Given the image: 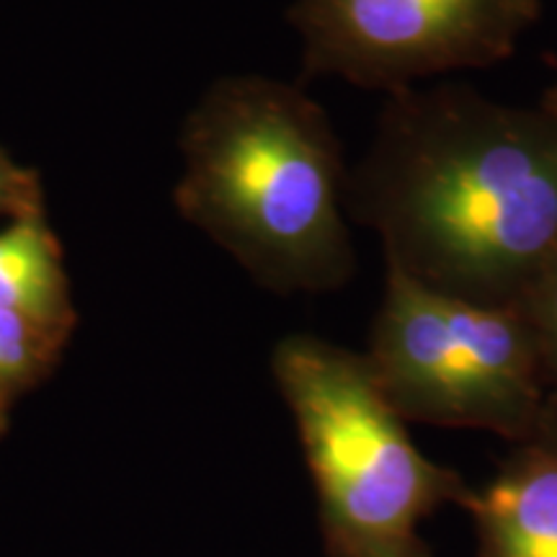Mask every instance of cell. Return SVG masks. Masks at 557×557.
<instances>
[{"label": "cell", "instance_id": "1", "mask_svg": "<svg viewBox=\"0 0 557 557\" xmlns=\"http://www.w3.org/2000/svg\"><path fill=\"white\" fill-rule=\"evenodd\" d=\"M346 207L380 235L387 269L513 305L557 250V124L459 83L389 94Z\"/></svg>", "mask_w": 557, "mask_h": 557}, {"label": "cell", "instance_id": "2", "mask_svg": "<svg viewBox=\"0 0 557 557\" xmlns=\"http://www.w3.org/2000/svg\"><path fill=\"white\" fill-rule=\"evenodd\" d=\"M346 189L329 114L295 86L225 78L189 116L181 212L263 287L329 292L354 276Z\"/></svg>", "mask_w": 557, "mask_h": 557}, {"label": "cell", "instance_id": "3", "mask_svg": "<svg viewBox=\"0 0 557 557\" xmlns=\"http://www.w3.org/2000/svg\"><path fill=\"white\" fill-rule=\"evenodd\" d=\"M271 369L315 483L325 557H434L423 521L465 508L472 487L418 449L364 351L289 336Z\"/></svg>", "mask_w": 557, "mask_h": 557}, {"label": "cell", "instance_id": "4", "mask_svg": "<svg viewBox=\"0 0 557 557\" xmlns=\"http://www.w3.org/2000/svg\"><path fill=\"white\" fill-rule=\"evenodd\" d=\"M364 357L408 423L519 442L549 408L537 344L513 305H480L387 269Z\"/></svg>", "mask_w": 557, "mask_h": 557}, {"label": "cell", "instance_id": "5", "mask_svg": "<svg viewBox=\"0 0 557 557\" xmlns=\"http://www.w3.org/2000/svg\"><path fill=\"white\" fill-rule=\"evenodd\" d=\"M542 16L540 0H297L305 67L380 94L498 65Z\"/></svg>", "mask_w": 557, "mask_h": 557}, {"label": "cell", "instance_id": "6", "mask_svg": "<svg viewBox=\"0 0 557 557\" xmlns=\"http://www.w3.org/2000/svg\"><path fill=\"white\" fill-rule=\"evenodd\" d=\"M465 511L475 557H557V408L511 444L498 470L472 487Z\"/></svg>", "mask_w": 557, "mask_h": 557}, {"label": "cell", "instance_id": "7", "mask_svg": "<svg viewBox=\"0 0 557 557\" xmlns=\"http://www.w3.org/2000/svg\"><path fill=\"white\" fill-rule=\"evenodd\" d=\"M0 305L47 329H58L67 310L58 248L34 218L0 230Z\"/></svg>", "mask_w": 557, "mask_h": 557}, {"label": "cell", "instance_id": "8", "mask_svg": "<svg viewBox=\"0 0 557 557\" xmlns=\"http://www.w3.org/2000/svg\"><path fill=\"white\" fill-rule=\"evenodd\" d=\"M517 305L537 344L549 403L557 408V250Z\"/></svg>", "mask_w": 557, "mask_h": 557}, {"label": "cell", "instance_id": "9", "mask_svg": "<svg viewBox=\"0 0 557 557\" xmlns=\"http://www.w3.org/2000/svg\"><path fill=\"white\" fill-rule=\"evenodd\" d=\"M47 325L0 305V385L24 380L45 351Z\"/></svg>", "mask_w": 557, "mask_h": 557}, {"label": "cell", "instance_id": "10", "mask_svg": "<svg viewBox=\"0 0 557 557\" xmlns=\"http://www.w3.org/2000/svg\"><path fill=\"white\" fill-rule=\"evenodd\" d=\"M18 184L21 181L16 173H13L9 165L0 163V212L18 201Z\"/></svg>", "mask_w": 557, "mask_h": 557}, {"label": "cell", "instance_id": "11", "mask_svg": "<svg viewBox=\"0 0 557 557\" xmlns=\"http://www.w3.org/2000/svg\"><path fill=\"white\" fill-rule=\"evenodd\" d=\"M540 109L545 111V114L549 116V120H553V122L557 124V83H555L553 88L547 90L545 99H542V103H540Z\"/></svg>", "mask_w": 557, "mask_h": 557}]
</instances>
